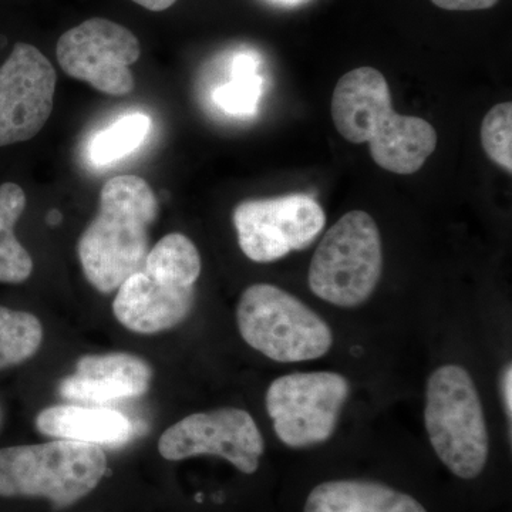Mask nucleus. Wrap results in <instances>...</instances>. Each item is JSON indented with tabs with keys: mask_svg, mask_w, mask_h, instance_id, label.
<instances>
[{
	"mask_svg": "<svg viewBox=\"0 0 512 512\" xmlns=\"http://www.w3.org/2000/svg\"><path fill=\"white\" fill-rule=\"evenodd\" d=\"M303 512H427L412 495L375 481L336 480L316 485Z\"/></svg>",
	"mask_w": 512,
	"mask_h": 512,
	"instance_id": "nucleus-15",
	"label": "nucleus"
},
{
	"mask_svg": "<svg viewBox=\"0 0 512 512\" xmlns=\"http://www.w3.org/2000/svg\"><path fill=\"white\" fill-rule=\"evenodd\" d=\"M168 461L217 456L244 474H254L264 456L265 440L254 417L237 407L194 413L177 421L158 440Z\"/></svg>",
	"mask_w": 512,
	"mask_h": 512,
	"instance_id": "nucleus-11",
	"label": "nucleus"
},
{
	"mask_svg": "<svg viewBox=\"0 0 512 512\" xmlns=\"http://www.w3.org/2000/svg\"><path fill=\"white\" fill-rule=\"evenodd\" d=\"M2 423H3V410H2V406H0V427H2Z\"/></svg>",
	"mask_w": 512,
	"mask_h": 512,
	"instance_id": "nucleus-26",
	"label": "nucleus"
},
{
	"mask_svg": "<svg viewBox=\"0 0 512 512\" xmlns=\"http://www.w3.org/2000/svg\"><path fill=\"white\" fill-rule=\"evenodd\" d=\"M106 473V453L94 444L55 440L0 448V497H40L66 508L92 493Z\"/></svg>",
	"mask_w": 512,
	"mask_h": 512,
	"instance_id": "nucleus-4",
	"label": "nucleus"
},
{
	"mask_svg": "<svg viewBox=\"0 0 512 512\" xmlns=\"http://www.w3.org/2000/svg\"><path fill=\"white\" fill-rule=\"evenodd\" d=\"M424 423L437 457L458 478L483 473L490 453L480 394L464 367L444 365L427 380Z\"/></svg>",
	"mask_w": 512,
	"mask_h": 512,
	"instance_id": "nucleus-5",
	"label": "nucleus"
},
{
	"mask_svg": "<svg viewBox=\"0 0 512 512\" xmlns=\"http://www.w3.org/2000/svg\"><path fill=\"white\" fill-rule=\"evenodd\" d=\"M36 429L56 440L103 447H121L133 440V423L126 414L106 407L57 404L36 417Z\"/></svg>",
	"mask_w": 512,
	"mask_h": 512,
	"instance_id": "nucleus-14",
	"label": "nucleus"
},
{
	"mask_svg": "<svg viewBox=\"0 0 512 512\" xmlns=\"http://www.w3.org/2000/svg\"><path fill=\"white\" fill-rule=\"evenodd\" d=\"M151 130V119L146 114H130L100 131L90 144V157L97 165L119 161L133 153L146 140Z\"/></svg>",
	"mask_w": 512,
	"mask_h": 512,
	"instance_id": "nucleus-19",
	"label": "nucleus"
},
{
	"mask_svg": "<svg viewBox=\"0 0 512 512\" xmlns=\"http://www.w3.org/2000/svg\"><path fill=\"white\" fill-rule=\"evenodd\" d=\"M330 111L340 136L353 144L369 143L373 161L389 173H417L436 150L437 131L429 121L393 110L389 83L375 67H357L342 76Z\"/></svg>",
	"mask_w": 512,
	"mask_h": 512,
	"instance_id": "nucleus-1",
	"label": "nucleus"
},
{
	"mask_svg": "<svg viewBox=\"0 0 512 512\" xmlns=\"http://www.w3.org/2000/svg\"><path fill=\"white\" fill-rule=\"evenodd\" d=\"M481 144L491 161L512 173V103L495 104L485 114Z\"/></svg>",
	"mask_w": 512,
	"mask_h": 512,
	"instance_id": "nucleus-20",
	"label": "nucleus"
},
{
	"mask_svg": "<svg viewBox=\"0 0 512 512\" xmlns=\"http://www.w3.org/2000/svg\"><path fill=\"white\" fill-rule=\"evenodd\" d=\"M512 367L511 365L505 366L503 377H501V394H503V402L505 414L508 420L511 421L512 416Z\"/></svg>",
	"mask_w": 512,
	"mask_h": 512,
	"instance_id": "nucleus-22",
	"label": "nucleus"
},
{
	"mask_svg": "<svg viewBox=\"0 0 512 512\" xmlns=\"http://www.w3.org/2000/svg\"><path fill=\"white\" fill-rule=\"evenodd\" d=\"M26 208L20 185H0V284H22L33 272V259L15 234L16 222Z\"/></svg>",
	"mask_w": 512,
	"mask_h": 512,
	"instance_id": "nucleus-16",
	"label": "nucleus"
},
{
	"mask_svg": "<svg viewBox=\"0 0 512 512\" xmlns=\"http://www.w3.org/2000/svg\"><path fill=\"white\" fill-rule=\"evenodd\" d=\"M258 72V57L239 53L232 60L231 80L215 90V104L229 116H254L264 84Z\"/></svg>",
	"mask_w": 512,
	"mask_h": 512,
	"instance_id": "nucleus-17",
	"label": "nucleus"
},
{
	"mask_svg": "<svg viewBox=\"0 0 512 512\" xmlns=\"http://www.w3.org/2000/svg\"><path fill=\"white\" fill-rule=\"evenodd\" d=\"M382 272V237L376 221L365 211H350L316 248L309 266V288L322 301L356 308L373 295Z\"/></svg>",
	"mask_w": 512,
	"mask_h": 512,
	"instance_id": "nucleus-7",
	"label": "nucleus"
},
{
	"mask_svg": "<svg viewBox=\"0 0 512 512\" xmlns=\"http://www.w3.org/2000/svg\"><path fill=\"white\" fill-rule=\"evenodd\" d=\"M237 323L252 349L279 363L319 359L333 345L332 330L318 313L271 284L251 285L242 292Z\"/></svg>",
	"mask_w": 512,
	"mask_h": 512,
	"instance_id": "nucleus-6",
	"label": "nucleus"
},
{
	"mask_svg": "<svg viewBox=\"0 0 512 512\" xmlns=\"http://www.w3.org/2000/svg\"><path fill=\"white\" fill-rule=\"evenodd\" d=\"M53 64L29 43H16L0 66V147L32 140L46 126L55 104Z\"/></svg>",
	"mask_w": 512,
	"mask_h": 512,
	"instance_id": "nucleus-12",
	"label": "nucleus"
},
{
	"mask_svg": "<svg viewBox=\"0 0 512 512\" xmlns=\"http://www.w3.org/2000/svg\"><path fill=\"white\" fill-rule=\"evenodd\" d=\"M133 2L151 12H163V10L171 8L177 0H133Z\"/></svg>",
	"mask_w": 512,
	"mask_h": 512,
	"instance_id": "nucleus-23",
	"label": "nucleus"
},
{
	"mask_svg": "<svg viewBox=\"0 0 512 512\" xmlns=\"http://www.w3.org/2000/svg\"><path fill=\"white\" fill-rule=\"evenodd\" d=\"M42 342L43 326L37 316L0 306V370L28 362Z\"/></svg>",
	"mask_w": 512,
	"mask_h": 512,
	"instance_id": "nucleus-18",
	"label": "nucleus"
},
{
	"mask_svg": "<svg viewBox=\"0 0 512 512\" xmlns=\"http://www.w3.org/2000/svg\"><path fill=\"white\" fill-rule=\"evenodd\" d=\"M201 268L200 252L190 238L178 232L165 235L150 249L143 268L117 289L114 316L140 335L175 328L194 308Z\"/></svg>",
	"mask_w": 512,
	"mask_h": 512,
	"instance_id": "nucleus-3",
	"label": "nucleus"
},
{
	"mask_svg": "<svg viewBox=\"0 0 512 512\" xmlns=\"http://www.w3.org/2000/svg\"><path fill=\"white\" fill-rule=\"evenodd\" d=\"M437 8L451 12H471L493 8L500 0H431Z\"/></svg>",
	"mask_w": 512,
	"mask_h": 512,
	"instance_id": "nucleus-21",
	"label": "nucleus"
},
{
	"mask_svg": "<svg viewBox=\"0 0 512 512\" xmlns=\"http://www.w3.org/2000/svg\"><path fill=\"white\" fill-rule=\"evenodd\" d=\"M153 369L136 355H86L72 375L59 384V394L70 402L104 404L137 399L150 389Z\"/></svg>",
	"mask_w": 512,
	"mask_h": 512,
	"instance_id": "nucleus-13",
	"label": "nucleus"
},
{
	"mask_svg": "<svg viewBox=\"0 0 512 512\" xmlns=\"http://www.w3.org/2000/svg\"><path fill=\"white\" fill-rule=\"evenodd\" d=\"M136 35L109 19L93 18L67 30L57 42V62L73 79L109 96H127L136 87L130 66L140 59Z\"/></svg>",
	"mask_w": 512,
	"mask_h": 512,
	"instance_id": "nucleus-10",
	"label": "nucleus"
},
{
	"mask_svg": "<svg viewBox=\"0 0 512 512\" xmlns=\"http://www.w3.org/2000/svg\"><path fill=\"white\" fill-rule=\"evenodd\" d=\"M158 211L156 194L144 178L119 175L103 185L96 217L77 242L84 276L96 291H117L143 268Z\"/></svg>",
	"mask_w": 512,
	"mask_h": 512,
	"instance_id": "nucleus-2",
	"label": "nucleus"
},
{
	"mask_svg": "<svg viewBox=\"0 0 512 512\" xmlns=\"http://www.w3.org/2000/svg\"><path fill=\"white\" fill-rule=\"evenodd\" d=\"M269 2L274 3L276 6H282V8L292 9L306 5V3L311 2V0H269Z\"/></svg>",
	"mask_w": 512,
	"mask_h": 512,
	"instance_id": "nucleus-24",
	"label": "nucleus"
},
{
	"mask_svg": "<svg viewBox=\"0 0 512 512\" xmlns=\"http://www.w3.org/2000/svg\"><path fill=\"white\" fill-rule=\"evenodd\" d=\"M47 222H49L52 227H56V225H59L60 222H62V214H60V211L52 210L47 214Z\"/></svg>",
	"mask_w": 512,
	"mask_h": 512,
	"instance_id": "nucleus-25",
	"label": "nucleus"
},
{
	"mask_svg": "<svg viewBox=\"0 0 512 512\" xmlns=\"http://www.w3.org/2000/svg\"><path fill=\"white\" fill-rule=\"evenodd\" d=\"M350 384L335 372L291 373L266 392V410L276 437L291 448L325 443L335 433Z\"/></svg>",
	"mask_w": 512,
	"mask_h": 512,
	"instance_id": "nucleus-8",
	"label": "nucleus"
},
{
	"mask_svg": "<svg viewBox=\"0 0 512 512\" xmlns=\"http://www.w3.org/2000/svg\"><path fill=\"white\" fill-rule=\"evenodd\" d=\"M232 222L245 256L269 264L311 247L325 228L326 217L311 195L289 194L239 202Z\"/></svg>",
	"mask_w": 512,
	"mask_h": 512,
	"instance_id": "nucleus-9",
	"label": "nucleus"
}]
</instances>
